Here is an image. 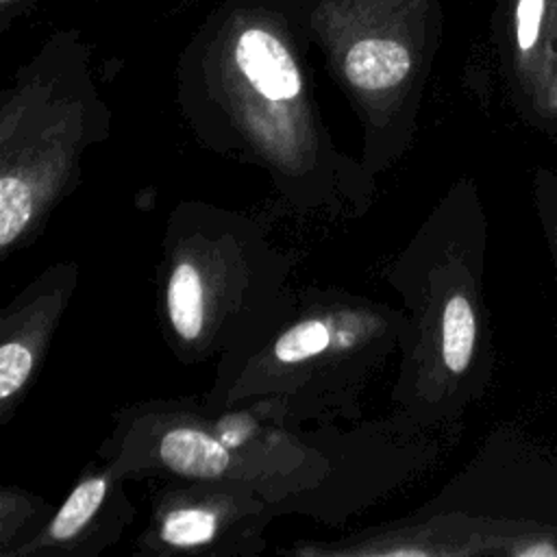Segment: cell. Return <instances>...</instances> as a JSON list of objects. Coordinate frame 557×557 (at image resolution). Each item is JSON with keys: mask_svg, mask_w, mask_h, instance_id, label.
Returning <instances> with one entry per match:
<instances>
[{"mask_svg": "<svg viewBox=\"0 0 557 557\" xmlns=\"http://www.w3.org/2000/svg\"><path fill=\"white\" fill-rule=\"evenodd\" d=\"M511 63L518 100L542 133L557 124V54L548 28V0H513Z\"/></svg>", "mask_w": 557, "mask_h": 557, "instance_id": "cell-1", "label": "cell"}, {"mask_svg": "<svg viewBox=\"0 0 557 557\" xmlns=\"http://www.w3.org/2000/svg\"><path fill=\"white\" fill-rule=\"evenodd\" d=\"M235 63L263 98L292 100L300 91L298 65L285 41L268 26L252 24L235 37Z\"/></svg>", "mask_w": 557, "mask_h": 557, "instance_id": "cell-2", "label": "cell"}, {"mask_svg": "<svg viewBox=\"0 0 557 557\" xmlns=\"http://www.w3.org/2000/svg\"><path fill=\"white\" fill-rule=\"evenodd\" d=\"M344 72L359 89H389L411 72V52L392 37H361L348 48Z\"/></svg>", "mask_w": 557, "mask_h": 557, "instance_id": "cell-3", "label": "cell"}, {"mask_svg": "<svg viewBox=\"0 0 557 557\" xmlns=\"http://www.w3.org/2000/svg\"><path fill=\"white\" fill-rule=\"evenodd\" d=\"M161 459L163 463L187 476H218L228 466L226 448L194 429H174L161 440Z\"/></svg>", "mask_w": 557, "mask_h": 557, "instance_id": "cell-4", "label": "cell"}, {"mask_svg": "<svg viewBox=\"0 0 557 557\" xmlns=\"http://www.w3.org/2000/svg\"><path fill=\"white\" fill-rule=\"evenodd\" d=\"M479 348V318L466 292L453 294L442 311V361L455 376L468 372Z\"/></svg>", "mask_w": 557, "mask_h": 557, "instance_id": "cell-5", "label": "cell"}, {"mask_svg": "<svg viewBox=\"0 0 557 557\" xmlns=\"http://www.w3.org/2000/svg\"><path fill=\"white\" fill-rule=\"evenodd\" d=\"M168 311L176 333L194 339L202 329V283L191 263H181L168 285Z\"/></svg>", "mask_w": 557, "mask_h": 557, "instance_id": "cell-6", "label": "cell"}, {"mask_svg": "<svg viewBox=\"0 0 557 557\" xmlns=\"http://www.w3.org/2000/svg\"><path fill=\"white\" fill-rule=\"evenodd\" d=\"M107 492V483L100 476L87 479L83 481L72 494L70 498L63 503V507L59 509L54 522H52V537L54 540H67L72 535H76L87 520L96 513V509L100 507L102 498Z\"/></svg>", "mask_w": 557, "mask_h": 557, "instance_id": "cell-7", "label": "cell"}, {"mask_svg": "<svg viewBox=\"0 0 557 557\" xmlns=\"http://www.w3.org/2000/svg\"><path fill=\"white\" fill-rule=\"evenodd\" d=\"M531 194L540 220V231L557 276V170L546 165L535 168L531 178Z\"/></svg>", "mask_w": 557, "mask_h": 557, "instance_id": "cell-8", "label": "cell"}, {"mask_svg": "<svg viewBox=\"0 0 557 557\" xmlns=\"http://www.w3.org/2000/svg\"><path fill=\"white\" fill-rule=\"evenodd\" d=\"M33 213V194L28 185L17 176L0 178V246H9Z\"/></svg>", "mask_w": 557, "mask_h": 557, "instance_id": "cell-9", "label": "cell"}, {"mask_svg": "<svg viewBox=\"0 0 557 557\" xmlns=\"http://www.w3.org/2000/svg\"><path fill=\"white\" fill-rule=\"evenodd\" d=\"M213 533L215 516L207 509H176L161 527V537L174 546L205 544L213 537Z\"/></svg>", "mask_w": 557, "mask_h": 557, "instance_id": "cell-10", "label": "cell"}, {"mask_svg": "<svg viewBox=\"0 0 557 557\" xmlns=\"http://www.w3.org/2000/svg\"><path fill=\"white\" fill-rule=\"evenodd\" d=\"M329 346V329L318 320H307L285 331L276 344L274 355L283 363H296L322 352Z\"/></svg>", "mask_w": 557, "mask_h": 557, "instance_id": "cell-11", "label": "cell"}, {"mask_svg": "<svg viewBox=\"0 0 557 557\" xmlns=\"http://www.w3.org/2000/svg\"><path fill=\"white\" fill-rule=\"evenodd\" d=\"M33 368V355L17 342H7L0 348V398L7 400L28 379Z\"/></svg>", "mask_w": 557, "mask_h": 557, "instance_id": "cell-12", "label": "cell"}, {"mask_svg": "<svg viewBox=\"0 0 557 557\" xmlns=\"http://www.w3.org/2000/svg\"><path fill=\"white\" fill-rule=\"evenodd\" d=\"M548 28H550L553 50L557 54V0H548Z\"/></svg>", "mask_w": 557, "mask_h": 557, "instance_id": "cell-13", "label": "cell"}, {"mask_svg": "<svg viewBox=\"0 0 557 557\" xmlns=\"http://www.w3.org/2000/svg\"><path fill=\"white\" fill-rule=\"evenodd\" d=\"M22 0H0V7H2V11H9L13 4H20Z\"/></svg>", "mask_w": 557, "mask_h": 557, "instance_id": "cell-14", "label": "cell"}, {"mask_svg": "<svg viewBox=\"0 0 557 557\" xmlns=\"http://www.w3.org/2000/svg\"><path fill=\"white\" fill-rule=\"evenodd\" d=\"M546 135H548V137H553V139L557 141V124H555V126H553V128H550Z\"/></svg>", "mask_w": 557, "mask_h": 557, "instance_id": "cell-15", "label": "cell"}]
</instances>
